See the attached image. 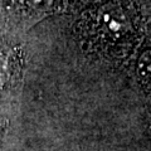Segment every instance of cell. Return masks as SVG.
<instances>
[{"label":"cell","instance_id":"6da1fadb","mask_svg":"<svg viewBox=\"0 0 151 151\" xmlns=\"http://www.w3.org/2000/svg\"><path fill=\"white\" fill-rule=\"evenodd\" d=\"M98 28L107 37H121L129 30L130 23L120 10L106 9L98 15Z\"/></svg>","mask_w":151,"mask_h":151},{"label":"cell","instance_id":"7a4b0ae2","mask_svg":"<svg viewBox=\"0 0 151 151\" xmlns=\"http://www.w3.org/2000/svg\"><path fill=\"white\" fill-rule=\"evenodd\" d=\"M137 72L146 82H151V49L144 50L140 55L137 60Z\"/></svg>","mask_w":151,"mask_h":151},{"label":"cell","instance_id":"3957f363","mask_svg":"<svg viewBox=\"0 0 151 151\" xmlns=\"http://www.w3.org/2000/svg\"><path fill=\"white\" fill-rule=\"evenodd\" d=\"M10 70H12L10 57H9V54L4 53V52H0V91L9 81Z\"/></svg>","mask_w":151,"mask_h":151}]
</instances>
